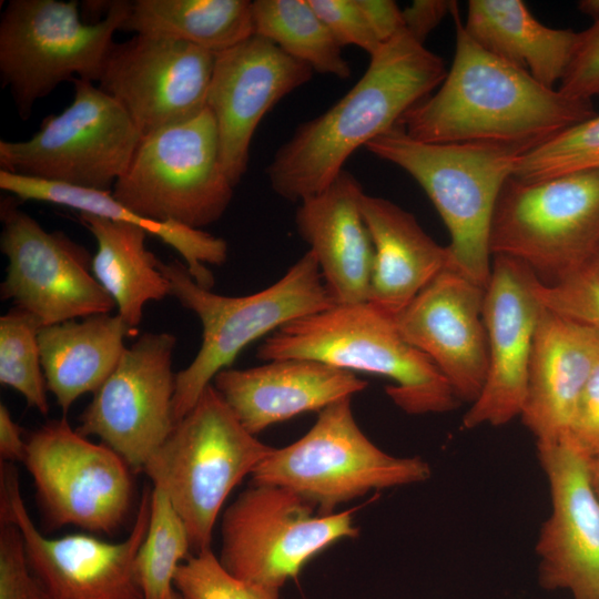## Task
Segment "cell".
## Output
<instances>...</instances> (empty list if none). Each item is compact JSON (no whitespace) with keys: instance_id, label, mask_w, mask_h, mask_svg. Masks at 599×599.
<instances>
[{"instance_id":"obj_5","label":"cell","mask_w":599,"mask_h":599,"mask_svg":"<svg viewBox=\"0 0 599 599\" xmlns=\"http://www.w3.org/2000/svg\"><path fill=\"white\" fill-rule=\"evenodd\" d=\"M171 295L202 325L201 347L176 373L172 402L174 424L195 405L217 373L230 368L241 351L282 326L334 304L314 254L308 250L273 285L246 296H224L196 283L183 262H159Z\"/></svg>"},{"instance_id":"obj_27","label":"cell","mask_w":599,"mask_h":599,"mask_svg":"<svg viewBox=\"0 0 599 599\" xmlns=\"http://www.w3.org/2000/svg\"><path fill=\"white\" fill-rule=\"evenodd\" d=\"M0 187L21 201L52 203L140 226L174 248L196 283L207 290H212L214 276L206 264L221 265L227 258V243L222 237L179 223L146 219L120 203L111 192L49 182L4 170H0Z\"/></svg>"},{"instance_id":"obj_6","label":"cell","mask_w":599,"mask_h":599,"mask_svg":"<svg viewBox=\"0 0 599 599\" xmlns=\"http://www.w3.org/2000/svg\"><path fill=\"white\" fill-rule=\"evenodd\" d=\"M272 449L244 428L210 384L142 471L169 496L196 554L211 548L226 498Z\"/></svg>"},{"instance_id":"obj_7","label":"cell","mask_w":599,"mask_h":599,"mask_svg":"<svg viewBox=\"0 0 599 599\" xmlns=\"http://www.w3.org/2000/svg\"><path fill=\"white\" fill-rule=\"evenodd\" d=\"M352 398L318 413L294 443L274 448L251 475V483L287 488L318 515L335 514L369 491L424 483L432 476L422 457H397L377 447L359 428Z\"/></svg>"},{"instance_id":"obj_33","label":"cell","mask_w":599,"mask_h":599,"mask_svg":"<svg viewBox=\"0 0 599 599\" xmlns=\"http://www.w3.org/2000/svg\"><path fill=\"white\" fill-rule=\"evenodd\" d=\"M38 321L13 307L0 317V383L19 392L30 407L49 413L47 384L41 365Z\"/></svg>"},{"instance_id":"obj_38","label":"cell","mask_w":599,"mask_h":599,"mask_svg":"<svg viewBox=\"0 0 599 599\" xmlns=\"http://www.w3.org/2000/svg\"><path fill=\"white\" fill-rule=\"evenodd\" d=\"M309 2L342 48L353 44L370 57L383 45L357 0H309Z\"/></svg>"},{"instance_id":"obj_2","label":"cell","mask_w":599,"mask_h":599,"mask_svg":"<svg viewBox=\"0 0 599 599\" xmlns=\"http://www.w3.org/2000/svg\"><path fill=\"white\" fill-rule=\"evenodd\" d=\"M369 58L354 87L275 152L266 174L277 195L301 202L325 190L359 146L397 126L447 74L443 59L405 29Z\"/></svg>"},{"instance_id":"obj_1","label":"cell","mask_w":599,"mask_h":599,"mask_svg":"<svg viewBox=\"0 0 599 599\" xmlns=\"http://www.w3.org/2000/svg\"><path fill=\"white\" fill-rule=\"evenodd\" d=\"M453 65L437 92L399 120L409 136L429 143L486 142L535 148L596 114L479 45L460 22L456 2Z\"/></svg>"},{"instance_id":"obj_14","label":"cell","mask_w":599,"mask_h":599,"mask_svg":"<svg viewBox=\"0 0 599 599\" xmlns=\"http://www.w3.org/2000/svg\"><path fill=\"white\" fill-rule=\"evenodd\" d=\"M0 219V248L9 262L2 300L41 327L113 311L116 305L94 277L85 247L63 232H47L13 197L1 200Z\"/></svg>"},{"instance_id":"obj_39","label":"cell","mask_w":599,"mask_h":599,"mask_svg":"<svg viewBox=\"0 0 599 599\" xmlns=\"http://www.w3.org/2000/svg\"><path fill=\"white\" fill-rule=\"evenodd\" d=\"M558 90L582 100L599 95V19L595 20L589 29L580 32Z\"/></svg>"},{"instance_id":"obj_16","label":"cell","mask_w":599,"mask_h":599,"mask_svg":"<svg viewBox=\"0 0 599 599\" xmlns=\"http://www.w3.org/2000/svg\"><path fill=\"white\" fill-rule=\"evenodd\" d=\"M175 345L170 333L139 336L80 416L77 430L99 437L132 470H143L174 428Z\"/></svg>"},{"instance_id":"obj_31","label":"cell","mask_w":599,"mask_h":599,"mask_svg":"<svg viewBox=\"0 0 599 599\" xmlns=\"http://www.w3.org/2000/svg\"><path fill=\"white\" fill-rule=\"evenodd\" d=\"M254 34L263 37L313 71L347 79L351 65L342 47L309 0L253 1Z\"/></svg>"},{"instance_id":"obj_29","label":"cell","mask_w":599,"mask_h":599,"mask_svg":"<svg viewBox=\"0 0 599 599\" xmlns=\"http://www.w3.org/2000/svg\"><path fill=\"white\" fill-rule=\"evenodd\" d=\"M97 241L92 273L112 297L118 315L138 333L146 303L171 295L160 260L145 247L149 233L140 226L80 213Z\"/></svg>"},{"instance_id":"obj_10","label":"cell","mask_w":599,"mask_h":599,"mask_svg":"<svg viewBox=\"0 0 599 599\" xmlns=\"http://www.w3.org/2000/svg\"><path fill=\"white\" fill-rule=\"evenodd\" d=\"M234 187L223 171L215 120L206 106L143 135L111 193L146 219L203 230L225 213Z\"/></svg>"},{"instance_id":"obj_21","label":"cell","mask_w":599,"mask_h":599,"mask_svg":"<svg viewBox=\"0 0 599 599\" xmlns=\"http://www.w3.org/2000/svg\"><path fill=\"white\" fill-rule=\"evenodd\" d=\"M484 296V287L447 267L394 317L402 336L432 359L459 400L470 404L488 369Z\"/></svg>"},{"instance_id":"obj_34","label":"cell","mask_w":599,"mask_h":599,"mask_svg":"<svg viewBox=\"0 0 599 599\" xmlns=\"http://www.w3.org/2000/svg\"><path fill=\"white\" fill-rule=\"evenodd\" d=\"M598 170L599 114H595L524 153L512 176L537 181Z\"/></svg>"},{"instance_id":"obj_26","label":"cell","mask_w":599,"mask_h":599,"mask_svg":"<svg viewBox=\"0 0 599 599\" xmlns=\"http://www.w3.org/2000/svg\"><path fill=\"white\" fill-rule=\"evenodd\" d=\"M120 317L94 314L42 326L38 333L41 365L47 389L67 413L83 394L95 393L116 367L134 336Z\"/></svg>"},{"instance_id":"obj_40","label":"cell","mask_w":599,"mask_h":599,"mask_svg":"<svg viewBox=\"0 0 599 599\" xmlns=\"http://www.w3.org/2000/svg\"><path fill=\"white\" fill-rule=\"evenodd\" d=\"M568 434L589 458L599 455V363L578 397Z\"/></svg>"},{"instance_id":"obj_46","label":"cell","mask_w":599,"mask_h":599,"mask_svg":"<svg viewBox=\"0 0 599 599\" xmlns=\"http://www.w3.org/2000/svg\"><path fill=\"white\" fill-rule=\"evenodd\" d=\"M169 599H184V598L174 589L171 596L169 597Z\"/></svg>"},{"instance_id":"obj_13","label":"cell","mask_w":599,"mask_h":599,"mask_svg":"<svg viewBox=\"0 0 599 599\" xmlns=\"http://www.w3.org/2000/svg\"><path fill=\"white\" fill-rule=\"evenodd\" d=\"M23 464L49 524L111 535L133 500L131 468L105 444H95L63 417L27 440Z\"/></svg>"},{"instance_id":"obj_17","label":"cell","mask_w":599,"mask_h":599,"mask_svg":"<svg viewBox=\"0 0 599 599\" xmlns=\"http://www.w3.org/2000/svg\"><path fill=\"white\" fill-rule=\"evenodd\" d=\"M215 57L184 41L135 34L114 42L98 87L123 106L143 136L207 106Z\"/></svg>"},{"instance_id":"obj_42","label":"cell","mask_w":599,"mask_h":599,"mask_svg":"<svg viewBox=\"0 0 599 599\" xmlns=\"http://www.w3.org/2000/svg\"><path fill=\"white\" fill-rule=\"evenodd\" d=\"M380 43L405 29L403 10L392 0H357Z\"/></svg>"},{"instance_id":"obj_43","label":"cell","mask_w":599,"mask_h":599,"mask_svg":"<svg viewBox=\"0 0 599 599\" xmlns=\"http://www.w3.org/2000/svg\"><path fill=\"white\" fill-rule=\"evenodd\" d=\"M27 441L20 426L12 419L8 407L0 404V456L1 461H24Z\"/></svg>"},{"instance_id":"obj_30","label":"cell","mask_w":599,"mask_h":599,"mask_svg":"<svg viewBox=\"0 0 599 599\" xmlns=\"http://www.w3.org/2000/svg\"><path fill=\"white\" fill-rule=\"evenodd\" d=\"M121 30L184 41L217 54L254 35L253 1L138 0L131 2Z\"/></svg>"},{"instance_id":"obj_22","label":"cell","mask_w":599,"mask_h":599,"mask_svg":"<svg viewBox=\"0 0 599 599\" xmlns=\"http://www.w3.org/2000/svg\"><path fill=\"white\" fill-rule=\"evenodd\" d=\"M212 385L244 428L256 436L270 426L353 397L367 382L318 361L282 358L251 368H225Z\"/></svg>"},{"instance_id":"obj_11","label":"cell","mask_w":599,"mask_h":599,"mask_svg":"<svg viewBox=\"0 0 599 599\" xmlns=\"http://www.w3.org/2000/svg\"><path fill=\"white\" fill-rule=\"evenodd\" d=\"M73 100L24 141L0 140V167L13 174L112 192L141 133L123 106L93 82L73 80Z\"/></svg>"},{"instance_id":"obj_25","label":"cell","mask_w":599,"mask_h":599,"mask_svg":"<svg viewBox=\"0 0 599 599\" xmlns=\"http://www.w3.org/2000/svg\"><path fill=\"white\" fill-rule=\"evenodd\" d=\"M361 212L374 248L368 302L395 317L440 272L453 266L451 254L413 214L389 200L364 193Z\"/></svg>"},{"instance_id":"obj_24","label":"cell","mask_w":599,"mask_h":599,"mask_svg":"<svg viewBox=\"0 0 599 599\" xmlns=\"http://www.w3.org/2000/svg\"><path fill=\"white\" fill-rule=\"evenodd\" d=\"M361 183L343 171L325 190L300 202L296 229L309 245L337 305L368 302L374 248L361 212Z\"/></svg>"},{"instance_id":"obj_20","label":"cell","mask_w":599,"mask_h":599,"mask_svg":"<svg viewBox=\"0 0 599 599\" xmlns=\"http://www.w3.org/2000/svg\"><path fill=\"white\" fill-rule=\"evenodd\" d=\"M312 75L309 65L256 34L216 54L206 105L215 120L223 171L234 186L247 170L263 116Z\"/></svg>"},{"instance_id":"obj_9","label":"cell","mask_w":599,"mask_h":599,"mask_svg":"<svg viewBox=\"0 0 599 599\" xmlns=\"http://www.w3.org/2000/svg\"><path fill=\"white\" fill-rule=\"evenodd\" d=\"M491 255L554 283L588 265L599 247V170L526 181L510 176L490 229Z\"/></svg>"},{"instance_id":"obj_19","label":"cell","mask_w":599,"mask_h":599,"mask_svg":"<svg viewBox=\"0 0 599 599\" xmlns=\"http://www.w3.org/2000/svg\"><path fill=\"white\" fill-rule=\"evenodd\" d=\"M538 276L524 263L494 256L483 316L488 343L484 387L463 418V427L502 426L520 416L537 324L544 306L534 286Z\"/></svg>"},{"instance_id":"obj_18","label":"cell","mask_w":599,"mask_h":599,"mask_svg":"<svg viewBox=\"0 0 599 599\" xmlns=\"http://www.w3.org/2000/svg\"><path fill=\"white\" fill-rule=\"evenodd\" d=\"M536 445L551 500L536 542L539 585L571 599H599V501L589 457L568 433Z\"/></svg>"},{"instance_id":"obj_35","label":"cell","mask_w":599,"mask_h":599,"mask_svg":"<svg viewBox=\"0 0 599 599\" xmlns=\"http://www.w3.org/2000/svg\"><path fill=\"white\" fill-rule=\"evenodd\" d=\"M174 589L184 599H280V591L231 575L212 548L189 556L177 567Z\"/></svg>"},{"instance_id":"obj_8","label":"cell","mask_w":599,"mask_h":599,"mask_svg":"<svg viewBox=\"0 0 599 599\" xmlns=\"http://www.w3.org/2000/svg\"><path fill=\"white\" fill-rule=\"evenodd\" d=\"M130 8L129 1H112L102 20L88 23L77 1L8 2L0 21V78L21 119L64 81H99Z\"/></svg>"},{"instance_id":"obj_15","label":"cell","mask_w":599,"mask_h":599,"mask_svg":"<svg viewBox=\"0 0 599 599\" xmlns=\"http://www.w3.org/2000/svg\"><path fill=\"white\" fill-rule=\"evenodd\" d=\"M0 468V521L19 527L48 599H144L134 562L149 525L151 487H144L134 524L121 542L83 534L48 538L28 514L12 464L1 461Z\"/></svg>"},{"instance_id":"obj_36","label":"cell","mask_w":599,"mask_h":599,"mask_svg":"<svg viewBox=\"0 0 599 599\" xmlns=\"http://www.w3.org/2000/svg\"><path fill=\"white\" fill-rule=\"evenodd\" d=\"M534 291L545 308L599 331V276L589 267L554 283L537 278Z\"/></svg>"},{"instance_id":"obj_45","label":"cell","mask_w":599,"mask_h":599,"mask_svg":"<svg viewBox=\"0 0 599 599\" xmlns=\"http://www.w3.org/2000/svg\"><path fill=\"white\" fill-rule=\"evenodd\" d=\"M587 267L592 270L598 276H599V247L590 262L588 263Z\"/></svg>"},{"instance_id":"obj_32","label":"cell","mask_w":599,"mask_h":599,"mask_svg":"<svg viewBox=\"0 0 599 599\" xmlns=\"http://www.w3.org/2000/svg\"><path fill=\"white\" fill-rule=\"evenodd\" d=\"M191 550L186 526L166 493L152 487L150 519L134 569L144 599H169L174 573Z\"/></svg>"},{"instance_id":"obj_23","label":"cell","mask_w":599,"mask_h":599,"mask_svg":"<svg viewBox=\"0 0 599 599\" xmlns=\"http://www.w3.org/2000/svg\"><path fill=\"white\" fill-rule=\"evenodd\" d=\"M599 363V331L542 308L520 418L536 443L568 433L578 397Z\"/></svg>"},{"instance_id":"obj_12","label":"cell","mask_w":599,"mask_h":599,"mask_svg":"<svg viewBox=\"0 0 599 599\" xmlns=\"http://www.w3.org/2000/svg\"><path fill=\"white\" fill-rule=\"evenodd\" d=\"M353 514L318 515L287 488L251 483L222 515L219 560L236 578L281 590L326 548L358 537Z\"/></svg>"},{"instance_id":"obj_4","label":"cell","mask_w":599,"mask_h":599,"mask_svg":"<svg viewBox=\"0 0 599 599\" xmlns=\"http://www.w3.org/2000/svg\"><path fill=\"white\" fill-rule=\"evenodd\" d=\"M407 172L426 192L449 235L453 268L486 288L490 229L505 182L530 146L468 142L429 143L395 126L365 145Z\"/></svg>"},{"instance_id":"obj_3","label":"cell","mask_w":599,"mask_h":599,"mask_svg":"<svg viewBox=\"0 0 599 599\" xmlns=\"http://www.w3.org/2000/svg\"><path fill=\"white\" fill-rule=\"evenodd\" d=\"M256 356L314 359L387 377L394 384L386 394L408 415L447 413L460 402L432 359L402 336L394 316L369 302L335 304L295 319L270 334Z\"/></svg>"},{"instance_id":"obj_44","label":"cell","mask_w":599,"mask_h":599,"mask_svg":"<svg viewBox=\"0 0 599 599\" xmlns=\"http://www.w3.org/2000/svg\"><path fill=\"white\" fill-rule=\"evenodd\" d=\"M589 479L596 497L599 501V455L589 458L588 461Z\"/></svg>"},{"instance_id":"obj_41","label":"cell","mask_w":599,"mask_h":599,"mask_svg":"<svg viewBox=\"0 0 599 599\" xmlns=\"http://www.w3.org/2000/svg\"><path fill=\"white\" fill-rule=\"evenodd\" d=\"M455 1L415 0L405 10L403 19L405 30L420 43L451 12Z\"/></svg>"},{"instance_id":"obj_28","label":"cell","mask_w":599,"mask_h":599,"mask_svg":"<svg viewBox=\"0 0 599 599\" xmlns=\"http://www.w3.org/2000/svg\"><path fill=\"white\" fill-rule=\"evenodd\" d=\"M464 27L488 52L549 88L561 81L580 35L542 24L520 0H470Z\"/></svg>"},{"instance_id":"obj_37","label":"cell","mask_w":599,"mask_h":599,"mask_svg":"<svg viewBox=\"0 0 599 599\" xmlns=\"http://www.w3.org/2000/svg\"><path fill=\"white\" fill-rule=\"evenodd\" d=\"M0 599H48L28 561L19 527L1 522L0 529Z\"/></svg>"}]
</instances>
